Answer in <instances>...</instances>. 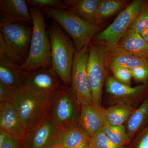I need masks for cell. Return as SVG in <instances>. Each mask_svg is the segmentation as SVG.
<instances>
[{
  "label": "cell",
  "mask_w": 148,
  "mask_h": 148,
  "mask_svg": "<svg viewBox=\"0 0 148 148\" xmlns=\"http://www.w3.org/2000/svg\"><path fill=\"white\" fill-rule=\"evenodd\" d=\"M33 33L28 58L21 69L26 73L41 68L52 69L51 45L46 24L45 13L41 9L32 7Z\"/></svg>",
  "instance_id": "1"
},
{
  "label": "cell",
  "mask_w": 148,
  "mask_h": 148,
  "mask_svg": "<svg viewBox=\"0 0 148 148\" xmlns=\"http://www.w3.org/2000/svg\"><path fill=\"white\" fill-rule=\"evenodd\" d=\"M140 58L148 60V43L140 34L128 29L117 45Z\"/></svg>",
  "instance_id": "19"
},
{
  "label": "cell",
  "mask_w": 148,
  "mask_h": 148,
  "mask_svg": "<svg viewBox=\"0 0 148 148\" xmlns=\"http://www.w3.org/2000/svg\"><path fill=\"white\" fill-rule=\"evenodd\" d=\"M10 88L0 82V102L5 101L8 97L11 89Z\"/></svg>",
  "instance_id": "32"
},
{
  "label": "cell",
  "mask_w": 148,
  "mask_h": 148,
  "mask_svg": "<svg viewBox=\"0 0 148 148\" xmlns=\"http://www.w3.org/2000/svg\"><path fill=\"white\" fill-rule=\"evenodd\" d=\"M125 148H148V126Z\"/></svg>",
  "instance_id": "29"
},
{
  "label": "cell",
  "mask_w": 148,
  "mask_h": 148,
  "mask_svg": "<svg viewBox=\"0 0 148 148\" xmlns=\"http://www.w3.org/2000/svg\"><path fill=\"white\" fill-rule=\"evenodd\" d=\"M26 75L21 65L0 58V82L10 88L24 86Z\"/></svg>",
  "instance_id": "18"
},
{
  "label": "cell",
  "mask_w": 148,
  "mask_h": 148,
  "mask_svg": "<svg viewBox=\"0 0 148 148\" xmlns=\"http://www.w3.org/2000/svg\"><path fill=\"white\" fill-rule=\"evenodd\" d=\"M27 3L33 7L40 9L47 8L66 10L63 1L60 0H27Z\"/></svg>",
  "instance_id": "28"
},
{
  "label": "cell",
  "mask_w": 148,
  "mask_h": 148,
  "mask_svg": "<svg viewBox=\"0 0 148 148\" xmlns=\"http://www.w3.org/2000/svg\"><path fill=\"white\" fill-rule=\"evenodd\" d=\"M90 142V136L80 123L60 128L59 144L63 148H82L89 146Z\"/></svg>",
  "instance_id": "17"
},
{
  "label": "cell",
  "mask_w": 148,
  "mask_h": 148,
  "mask_svg": "<svg viewBox=\"0 0 148 148\" xmlns=\"http://www.w3.org/2000/svg\"><path fill=\"white\" fill-rule=\"evenodd\" d=\"M143 38L145 40L146 42L148 43V28L147 29H146L145 31L142 32L141 34H140Z\"/></svg>",
  "instance_id": "34"
},
{
  "label": "cell",
  "mask_w": 148,
  "mask_h": 148,
  "mask_svg": "<svg viewBox=\"0 0 148 148\" xmlns=\"http://www.w3.org/2000/svg\"><path fill=\"white\" fill-rule=\"evenodd\" d=\"M135 110L130 104L120 103L105 109L106 123L115 126L123 125L128 121Z\"/></svg>",
  "instance_id": "21"
},
{
  "label": "cell",
  "mask_w": 148,
  "mask_h": 148,
  "mask_svg": "<svg viewBox=\"0 0 148 148\" xmlns=\"http://www.w3.org/2000/svg\"><path fill=\"white\" fill-rule=\"evenodd\" d=\"M148 121V96L138 109H135L127 121L126 132L131 141L132 138Z\"/></svg>",
  "instance_id": "22"
},
{
  "label": "cell",
  "mask_w": 148,
  "mask_h": 148,
  "mask_svg": "<svg viewBox=\"0 0 148 148\" xmlns=\"http://www.w3.org/2000/svg\"><path fill=\"white\" fill-rule=\"evenodd\" d=\"M148 28V3L140 11L129 27L138 34H141Z\"/></svg>",
  "instance_id": "25"
},
{
  "label": "cell",
  "mask_w": 148,
  "mask_h": 148,
  "mask_svg": "<svg viewBox=\"0 0 148 148\" xmlns=\"http://www.w3.org/2000/svg\"><path fill=\"white\" fill-rule=\"evenodd\" d=\"M25 0H1L0 22L17 23L32 27V18Z\"/></svg>",
  "instance_id": "13"
},
{
  "label": "cell",
  "mask_w": 148,
  "mask_h": 148,
  "mask_svg": "<svg viewBox=\"0 0 148 148\" xmlns=\"http://www.w3.org/2000/svg\"><path fill=\"white\" fill-rule=\"evenodd\" d=\"M32 27L0 22V57L22 65L29 55Z\"/></svg>",
  "instance_id": "3"
},
{
  "label": "cell",
  "mask_w": 148,
  "mask_h": 148,
  "mask_svg": "<svg viewBox=\"0 0 148 148\" xmlns=\"http://www.w3.org/2000/svg\"><path fill=\"white\" fill-rule=\"evenodd\" d=\"M146 4L143 0L133 1L122 11L109 27L98 33L92 40L99 45H117Z\"/></svg>",
  "instance_id": "7"
},
{
  "label": "cell",
  "mask_w": 148,
  "mask_h": 148,
  "mask_svg": "<svg viewBox=\"0 0 148 148\" xmlns=\"http://www.w3.org/2000/svg\"><path fill=\"white\" fill-rule=\"evenodd\" d=\"M24 86L43 101L50 103L64 84L52 69L41 68L27 73Z\"/></svg>",
  "instance_id": "9"
},
{
  "label": "cell",
  "mask_w": 148,
  "mask_h": 148,
  "mask_svg": "<svg viewBox=\"0 0 148 148\" xmlns=\"http://www.w3.org/2000/svg\"><path fill=\"white\" fill-rule=\"evenodd\" d=\"M51 148H63L61 147L59 144H57V145H55V146H53V147Z\"/></svg>",
  "instance_id": "35"
},
{
  "label": "cell",
  "mask_w": 148,
  "mask_h": 148,
  "mask_svg": "<svg viewBox=\"0 0 148 148\" xmlns=\"http://www.w3.org/2000/svg\"><path fill=\"white\" fill-rule=\"evenodd\" d=\"M0 148H24L22 139L7 136L5 141Z\"/></svg>",
  "instance_id": "31"
},
{
  "label": "cell",
  "mask_w": 148,
  "mask_h": 148,
  "mask_svg": "<svg viewBox=\"0 0 148 148\" xmlns=\"http://www.w3.org/2000/svg\"><path fill=\"white\" fill-rule=\"evenodd\" d=\"M0 131L19 139H23L28 132L14 104L9 98L0 102Z\"/></svg>",
  "instance_id": "12"
},
{
  "label": "cell",
  "mask_w": 148,
  "mask_h": 148,
  "mask_svg": "<svg viewBox=\"0 0 148 148\" xmlns=\"http://www.w3.org/2000/svg\"><path fill=\"white\" fill-rule=\"evenodd\" d=\"M50 116L59 128L79 123L82 106L71 88L64 86L50 103Z\"/></svg>",
  "instance_id": "6"
},
{
  "label": "cell",
  "mask_w": 148,
  "mask_h": 148,
  "mask_svg": "<svg viewBox=\"0 0 148 148\" xmlns=\"http://www.w3.org/2000/svg\"><path fill=\"white\" fill-rule=\"evenodd\" d=\"M88 56L87 45L76 52L72 66L71 87L81 106L92 103V93L87 71Z\"/></svg>",
  "instance_id": "10"
},
{
  "label": "cell",
  "mask_w": 148,
  "mask_h": 148,
  "mask_svg": "<svg viewBox=\"0 0 148 148\" xmlns=\"http://www.w3.org/2000/svg\"><path fill=\"white\" fill-rule=\"evenodd\" d=\"M105 109L92 103L82 106L79 123L90 137L102 129L106 123Z\"/></svg>",
  "instance_id": "15"
},
{
  "label": "cell",
  "mask_w": 148,
  "mask_h": 148,
  "mask_svg": "<svg viewBox=\"0 0 148 148\" xmlns=\"http://www.w3.org/2000/svg\"><path fill=\"white\" fill-rule=\"evenodd\" d=\"M89 146L91 148H125L116 145L112 143L102 129L90 137Z\"/></svg>",
  "instance_id": "26"
},
{
  "label": "cell",
  "mask_w": 148,
  "mask_h": 148,
  "mask_svg": "<svg viewBox=\"0 0 148 148\" xmlns=\"http://www.w3.org/2000/svg\"><path fill=\"white\" fill-rule=\"evenodd\" d=\"M7 135L2 132L0 131V147L3 144L6 140Z\"/></svg>",
  "instance_id": "33"
},
{
  "label": "cell",
  "mask_w": 148,
  "mask_h": 148,
  "mask_svg": "<svg viewBox=\"0 0 148 148\" xmlns=\"http://www.w3.org/2000/svg\"><path fill=\"white\" fill-rule=\"evenodd\" d=\"M102 130L107 137L116 145L126 147L130 143L125 127L123 125H110L106 123Z\"/></svg>",
  "instance_id": "24"
},
{
  "label": "cell",
  "mask_w": 148,
  "mask_h": 148,
  "mask_svg": "<svg viewBox=\"0 0 148 148\" xmlns=\"http://www.w3.org/2000/svg\"><path fill=\"white\" fill-rule=\"evenodd\" d=\"M105 48L106 66L110 64H115L130 70L139 66L148 67V59L136 56L117 45L106 46Z\"/></svg>",
  "instance_id": "16"
},
{
  "label": "cell",
  "mask_w": 148,
  "mask_h": 148,
  "mask_svg": "<svg viewBox=\"0 0 148 148\" xmlns=\"http://www.w3.org/2000/svg\"><path fill=\"white\" fill-rule=\"evenodd\" d=\"M66 10L96 24L100 0H64Z\"/></svg>",
  "instance_id": "20"
},
{
  "label": "cell",
  "mask_w": 148,
  "mask_h": 148,
  "mask_svg": "<svg viewBox=\"0 0 148 148\" xmlns=\"http://www.w3.org/2000/svg\"><path fill=\"white\" fill-rule=\"evenodd\" d=\"M47 31L51 45V67L64 85L69 86L75 48L71 38L56 21L52 20Z\"/></svg>",
  "instance_id": "2"
},
{
  "label": "cell",
  "mask_w": 148,
  "mask_h": 148,
  "mask_svg": "<svg viewBox=\"0 0 148 148\" xmlns=\"http://www.w3.org/2000/svg\"><path fill=\"white\" fill-rule=\"evenodd\" d=\"M127 1L121 0H103L100 1L98 6L96 24L101 22L113 15L123 8L126 7Z\"/></svg>",
  "instance_id": "23"
},
{
  "label": "cell",
  "mask_w": 148,
  "mask_h": 148,
  "mask_svg": "<svg viewBox=\"0 0 148 148\" xmlns=\"http://www.w3.org/2000/svg\"><path fill=\"white\" fill-rule=\"evenodd\" d=\"M60 129L50 116L27 132L22 139L24 148H51L59 144Z\"/></svg>",
  "instance_id": "11"
},
{
  "label": "cell",
  "mask_w": 148,
  "mask_h": 148,
  "mask_svg": "<svg viewBox=\"0 0 148 148\" xmlns=\"http://www.w3.org/2000/svg\"><path fill=\"white\" fill-rule=\"evenodd\" d=\"M82 148H91L90 147V146H87V147H83Z\"/></svg>",
  "instance_id": "36"
},
{
  "label": "cell",
  "mask_w": 148,
  "mask_h": 148,
  "mask_svg": "<svg viewBox=\"0 0 148 148\" xmlns=\"http://www.w3.org/2000/svg\"><path fill=\"white\" fill-rule=\"evenodd\" d=\"M147 83L132 87L124 84L116 79L112 76L106 77V89L110 97L116 101L119 104L127 103L142 96L147 90Z\"/></svg>",
  "instance_id": "14"
},
{
  "label": "cell",
  "mask_w": 148,
  "mask_h": 148,
  "mask_svg": "<svg viewBox=\"0 0 148 148\" xmlns=\"http://www.w3.org/2000/svg\"><path fill=\"white\" fill-rule=\"evenodd\" d=\"M7 98L13 102L28 131L50 116V103L43 101L25 86L12 88Z\"/></svg>",
  "instance_id": "5"
},
{
  "label": "cell",
  "mask_w": 148,
  "mask_h": 148,
  "mask_svg": "<svg viewBox=\"0 0 148 148\" xmlns=\"http://www.w3.org/2000/svg\"><path fill=\"white\" fill-rule=\"evenodd\" d=\"M132 78L137 81L145 82L148 79V67L139 66L130 70Z\"/></svg>",
  "instance_id": "30"
},
{
  "label": "cell",
  "mask_w": 148,
  "mask_h": 148,
  "mask_svg": "<svg viewBox=\"0 0 148 148\" xmlns=\"http://www.w3.org/2000/svg\"><path fill=\"white\" fill-rule=\"evenodd\" d=\"M108 66L116 79L124 84L130 86L132 77L130 69L115 64H110Z\"/></svg>",
  "instance_id": "27"
},
{
  "label": "cell",
  "mask_w": 148,
  "mask_h": 148,
  "mask_svg": "<svg viewBox=\"0 0 148 148\" xmlns=\"http://www.w3.org/2000/svg\"><path fill=\"white\" fill-rule=\"evenodd\" d=\"M106 48L101 45L90 43L87 71L92 96V103L101 106L103 84L106 81Z\"/></svg>",
  "instance_id": "8"
},
{
  "label": "cell",
  "mask_w": 148,
  "mask_h": 148,
  "mask_svg": "<svg viewBox=\"0 0 148 148\" xmlns=\"http://www.w3.org/2000/svg\"><path fill=\"white\" fill-rule=\"evenodd\" d=\"M41 9L69 35L76 51L88 45L101 31L100 24L87 21L68 11L47 8Z\"/></svg>",
  "instance_id": "4"
}]
</instances>
